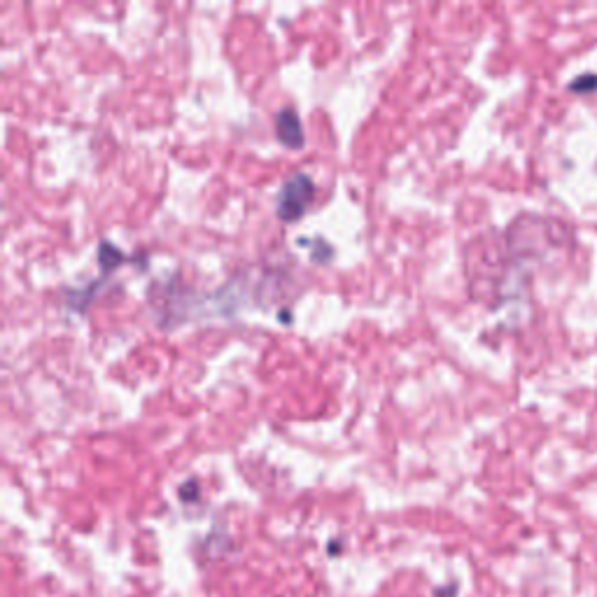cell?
<instances>
[{
  "label": "cell",
  "instance_id": "obj_1",
  "mask_svg": "<svg viewBox=\"0 0 597 597\" xmlns=\"http://www.w3.org/2000/svg\"><path fill=\"white\" fill-rule=\"evenodd\" d=\"M313 196H315L313 180L308 178L306 173L292 175L278 194V217L283 222L299 220V217L306 213L308 203L313 201Z\"/></svg>",
  "mask_w": 597,
  "mask_h": 597
},
{
  "label": "cell",
  "instance_id": "obj_2",
  "mask_svg": "<svg viewBox=\"0 0 597 597\" xmlns=\"http://www.w3.org/2000/svg\"><path fill=\"white\" fill-rule=\"evenodd\" d=\"M276 131L278 140L290 150H299L304 145V131H301V119L292 108H285L276 117Z\"/></svg>",
  "mask_w": 597,
  "mask_h": 597
},
{
  "label": "cell",
  "instance_id": "obj_3",
  "mask_svg": "<svg viewBox=\"0 0 597 597\" xmlns=\"http://www.w3.org/2000/svg\"><path fill=\"white\" fill-rule=\"evenodd\" d=\"M570 89L579 96L595 94V91H597V73H581L579 77H574V80L570 82Z\"/></svg>",
  "mask_w": 597,
  "mask_h": 597
}]
</instances>
